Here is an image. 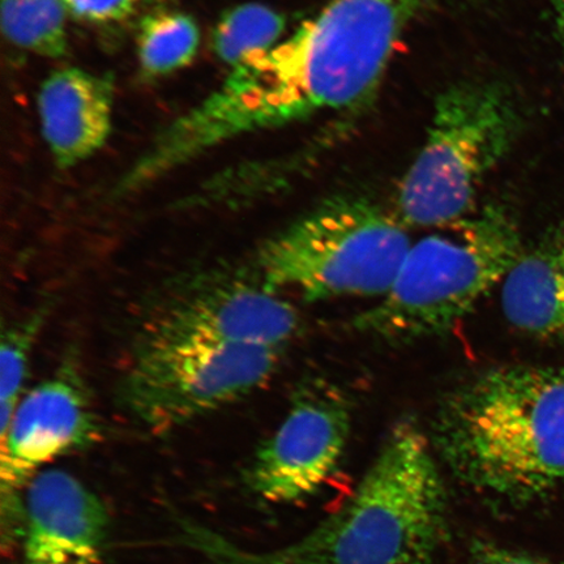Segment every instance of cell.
Masks as SVG:
<instances>
[{"instance_id":"1","label":"cell","mask_w":564,"mask_h":564,"mask_svg":"<svg viewBox=\"0 0 564 564\" xmlns=\"http://www.w3.org/2000/svg\"><path fill=\"white\" fill-rule=\"evenodd\" d=\"M425 0H333L166 126L118 182L129 194L228 141L357 108L377 90Z\"/></svg>"},{"instance_id":"2","label":"cell","mask_w":564,"mask_h":564,"mask_svg":"<svg viewBox=\"0 0 564 564\" xmlns=\"http://www.w3.org/2000/svg\"><path fill=\"white\" fill-rule=\"evenodd\" d=\"M434 446L475 489L528 499L564 481V368L500 366L451 392Z\"/></svg>"},{"instance_id":"3","label":"cell","mask_w":564,"mask_h":564,"mask_svg":"<svg viewBox=\"0 0 564 564\" xmlns=\"http://www.w3.org/2000/svg\"><path fill=\"white\" fill-rule=\"evenodd\" d=\"M446 492L432 444L403 420L388 434L349 502L302 540L249 564H432Z\"/></svg>"},{"instance_id":"4","label":"cell","mask_w":564,"mask_h":564,"mask_svg":"<svg viewBox=\"0 0 564 564\" xmlns=\"http://www.w3.org/2000/svg\"><path fill=\"white\" fill-rule=\"evenodd\" d=\"M443 229L412 243L390 291L356 317L359 333L391 341L446 334L524 251L517 221L496 204Z\"/></svg>"},{"instance_id":"5","label":"cell","mask_w":564,"mask_h":564,"mask_svg":"<svg viewBox=\"0 0 564 564\" xmlns=\"http://www.w3.org/2000/svg\"><path fill=\"white\" fill-rule=\"evenodd\" d=\"M404 227L376 203L336 197L262 246L260 280L308 302L382 299L411 250Z\"/></svg>"},{"instance_id":"6","label":"cell","mask_w":564,"mask_h":564,"mask_svg":"<svg viewBox=\"0 0 564 564\" xmlns=\"http://www.w3.org/2000/svg\"><path fill=\"white\" fill-rule=\"evenodd\" d=\"M523 127L517 98L502 84H454L436 100L417 159L400 183L398 218L444 228L474 210L479 187L510 153Z\"/></svg>"},{"instance_id":"7","label":"cell","mask_w":564,"mask_h":564,"mask_svg":"<svg viewBox=\"0 0 564 564\" xmlns=\"http://www.w3.org/2000/svg\"><path fill=\"white\" fill-rule=\"evenodd\" d=\"M281 350L141 340L119 397L141 425L166 432L259 390Z\"/></svg>"},{"instance_id":"8","label":"cell","mask_w":564,"mask_h":564,"mask_svg":"<svg viewBox=\"0 0 564 564\" xmlns=\"http://www.w3.org/2000/svg\"><path fill=\"white\" fill-rule=\"evenodd\" d=\"M351 426L350 406L335 387L310 388L253 457L249 484L270 503L314 496L340 464Z\"/></svg>"},{"instance_id":"9","label":"cell","mask_w":564,"mask_h":564,"mask_svg":"<svg viewBox=\"0 0 564 564\" xmlns=\"http://www.w3.org/2000/svg\"><path fill=\"white\" fill-rule=\"evenodd\" d=\"M299 328L295 308L263 282L230 281L166 303L143 340L282 349Z\"/></svg>"},{"instance_id":"10","label":"cell","mask_w":564,"mask_h":564,"mask_svg":"<svg viewBox=\"0 0 564 564\" xmlns=\"http://www.w3.org/2000/svg\"><path fill=\"white\" fill-rule=\"evenodd\" d=\"M100 435V423L79 376L63 368L24 394L0 432L3 492L24 488L54 458L87 447Z\"/></svg>"},{"instance_id":"11","label":"cell","mask_w":564,"mask_h":564,"mask_svg":"<svg viewBox=\"0 0 564 564\" xmlns=\"http://www.w3.org/2000/svg\"><path fill=\"white\" fill-rule=\"evenodd\" d=\"M24 531L12 564H101L108 513L65 470H41L24 486Z\"/></svg>"},{"instance_id":"12","label":"cell","mask_w":564,"mask_h":564,"mask_svg":"<svg viewBox=\"0 0 564 564\" xmlns=\"http://www.w3.org/2000/svg\"><path fill=\"white\" fill-rule=\"evenodd\" d=\"M37 110L55 164L74 167L94 158L109 140L115 86L110 77L87 69H55L40 87Z\"/></svg>"},{"instance_id":"13","label":"cell","mask_w":564,"mask_h":564,"mask_svg":"<svg viewBox=\"0 0 564 564\" xmlns=\"http://www.w3.org/2000/svg\"><path fill=\"white\" fill-rule=\"evenodd\" d=\"M502 306L520 333L564 345V220L521 253L503 282Z\"/></svg>"},{"instance_id":"14","label":"cell","mask_w":564,"mask_h":564,"mask_svg":"<svg viewBox=\"0 0 564 564\" xmlns=\"http://www.w3.org/2000/svg\"><path fill=\"white\" fill-rule=\"evenodd\" d=\"M199 46V26L187 13L160 11L141 20L138 61L148 77L166 76L187 67Z\"/></svg>"},{"instance_id":"15","label":"cell","mask_w":564,"mask_h":564,"mask_svg":"<svg viewBox=\"0 0 564 564\" xmlns=\"http://www.w3.org/2000/svg\"><path fill=\"white\" fill-rule=\"evenodd\" d=\"M68 10L62 0H2V30L21 51L58 59L68 52Z\"/></svg>"},{"instance_id":"16","label":"cell","mask_w":564,"mask_h":564,"mask_svg":"<svg viewBox=\"0 0 564 564\" xmlns=\"http://www.w3.org/2000/svg\"><path fill=\"white\" fill-rule=\"evenodd\" d=\"M285 28L284 15L271 7L239 4L218 20L212 44L218 59L232 68L276 45Z\"/></svg>"},{"instance_id":"17","label":"cell","mask_w":564,"mask_h":564,"mask_svg":"<svg viewBox=\"0 0 564 564\" xmlns=\"http://www.w3.org/2000/svg\"><path fill=\"white\" fill-rule=\"evenodd\" d=\"M42 316L40 312L20 323L12 324L2 335L0 344V432L9 425L13 412L23 399L28 368Z\"/></svg>"},{"instance_id":"18","label":"cell","mask_w":564,"mask_h":564,"mask_svg":"<svg viewBox=\"0 0 564 564\" xmlns=\"http://www.w3.org/2000/svg\"><path fill=\"white\" fill-rule=\"evenodd\" d=\"M69 17L94 25H116L156 9L164 0H62Z\"/></svg>"},{"instance_id":"19","label":"cell","mask_w":564,"mask_h":564,"mask_svg":"<svg viewBox=\"0 0 564 564\" xmlns=\"http://www.w3.org/2000/svg\"><path fill=\"white\" fill-rule=\"evenodd\" d=\"M469 564H550L534 556L502 546L479 542L471 547Z\"/></svg>"},{"instance_id":"20","label":"cell","mask_w":564,"mask_h":564,"mask_svg":"<svg viewBox=\"0 0 564 564\" xmlns=\"http://www.w3.org/2000/svg\"><path fill=\"white\" fill-rule=\"evenodd\" d=\"M554 21L556 39L564 47V0H555Z\"/></svg>"}]
</instances>
